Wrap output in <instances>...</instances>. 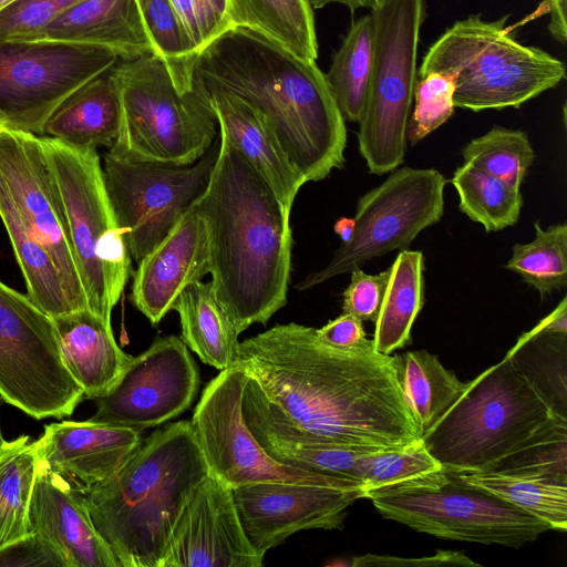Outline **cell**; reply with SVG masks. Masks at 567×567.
Listing matches in <instances>:
<instances>
[{"mask_svg":"<svg viewBox=\"0 0 567 567\" xmlns=\"http://www.w3.org/2000/svg\"><path fill=\"white\" fill-rule=\"evenodd\" d=\"M553 412L536 388L504 357L466 382L463 394L421 441L446 472H483L526 440Z\"/></svg>","mask_w":567,"mask_h":567,"instance_id":"52a82bcc","label":"cell"},{"mask_svg":"<svg viewBox=\"0 0 567 567\" xmlns=\"http://www.w3.org/2000/svg\"><path fill=\"white\" fill-rule=\"evenodd\" d=\"M358 317L343 312L320 329H316L318 338L334 348L348 349L357 347L368 339Z\"/></svg>","mask_w":567,"mask_h":567,"instance_id":"7dc6e473","label":"cell"},{"mask_svg":"<svg viewBox=\"0 0 567 567\" xmlns=\"http://www.w3.org/2000/svg\"><path fill=\"white\" fill-rule=\"evenodd\" d=\"M534 227L535 239L515 244L505 268L545 297L567 285V224L544 229L535 221Z\"/></svg>","mask_w":567,"mask_h":567,"instance_id":"f35d334b","label":"cell"},{"mask_svg":"<svg viewBox=\"0 0 567 567\" xmlns=\"http://www.w3.org/2000/svg\"><path fill=\"white\" fill-rule=\"evenodd\" d=\"M424 305V256L420 250H400L375 320L373 344L391 354L411 338L412 326Z\"/></svg>","mask_w":567,"mask_h":567,"instance_id":"4dcf8cb0","label":"cell"},{"mask_svg":"<svg viewBox=\"0 0 567 567\" xmlns=\"http://www.w3.org/2000/svg\"><path fill=\"white\" fill-rule=\"evenodd\" d=\"M82 0H17L0 11V39L34 41L44 28Z\"/></svg>","mask_w":567,"mask_h":567,"instance_id":"7bdbcfd3","label":"cell"},{"mask_svg":"<svg viewBox=\"0 0 567 567\" xmlns=\"http://www.w3.org/2000/svg\"><path fill=\"white\" fill-rule=\"evenodd\" d=\"M192 207L206 229L212 291L235 330L266 323L287 302L290 212L221 133L208 184Z\"/></svg>","mask_w":567,"mask_h":567,"instance_id":"7a4b0ae2","label":"cell"},{"mask_svg":"<svg viewBox=\"0 0 567 567\" xmlns=\"http://www.w3.org/2000/svg\"><path fill=\"white\" fill-rule=\"evenodd\" d=\"M175 7L195 52L200 53L224 32L205 0H171Z\"/></svg>","mask_w":567,"mask_h":567,"instance_id":"bcb514c9","label":"cell"},{"mask_svg":"<svg viewBox=\"0 0 567 567\" xmlns=\"http://www.w3.org/2000/svg\"><path fill=\"white\" fill-rule=\"evenodd\" d=\"M386 0H310L312 8L321 9L330 3H339L348 7L350 10L368 8L374 10L382 6Z\"/></svg>","mask_w":567,"mask_h":567,"instance_id":"f907efd6","label":"cell"},{"mask_svg":"<svg viewBox=\"0 0 567 567\" xmlns=\"http://www.w3.org/2000/svg\"><path fill=\"white\" fill-rule=\"evenodd\" d=\"M34 41L104 48L123 61L153 54L135 0H82Z\"/></svg>","mask_w":567,"mask_h":567,"instance_id":"d4e9b609","label":"cell"},{"mask_svg":"<svg viewBox=\"0 0 567 567\" xmlns=\"http://www.w3.org/2000/svg\"><path fill=\"white\" fill-rule=\"evenodd\" d=\"M536 388L550 409L567 416V298L524 332L505 355Z\"/></svg>","mask_w":567,"mask_h":567,"instance_id":"4316f807","label":"cell"},{"mask_svg":"<svg viewBox=\"0 0 567 567\" xmlns=\"http://www.w3.org/2000/svg\"><path fill=\"white\" fill-rule=\"evenodd\" d=\"M464 163L520 188L534 161V150L525 131L494 125L463 148Z\"/></svg>","mask_w":567,"mask_h":567,"instance_id":"60d3db41","label":"cell"},{"mask_svg":"<svg viewBox=\"0 0 567 567\" xmlns=\"http://www.w3.org/2000/svg\"><path fill=\"white\" fill-rule=\"evenodd\" d=\"M153 54L166 66L178 92L194 87L198 54L171 0H135Z\"/></svg>","mask_w":567,"mask_h":567,"instance_id":"d590c367","label":"cell"},{"mask_svg":"<svg viewBox=\"0 0 567 567\" xmlns=\"http://www.w3.org/2000/svg\"><path fill=\"white\" fill-rule=\"evenodd\" d=\"M483 472L567 482V416L551 415Z\"/></svg>","mask_w":567,"mask_h":567,"instance_id":"74e56055","label":"cell"},{"mask_svg":"<svg viewBox=\"0 0 567 567\" xmlns=\"http://www.w3.org/2000/svg\"><path fill=\"white\" fill-rule=\"evenodd\" d=\"M538 13L548 14V31L561 44L567 40V0H540Z\"/></svg>","mask_w":567,"mask_h":567,"instance_id":"681fc988","label":"cell"},{"mask_svg":"<svg viewBox=\"0 0 567 567\" xmlns=\"http://www.w3.org/2000/svg\"><path fill=\"white\" fill-rule=\"evenodd\" d=\"M373 59L370 13L353 21L326 74L344 120L359 122L367 96Z\"/></svg>","mask_w":567,"mask_h":567,"instance_id":"e575fe53","label":"cell"},{"mask_svg":"<svg viewBox=\"0 0 567 567\" xmlns=\"http://www.w3.org/2000/svg\"><path fill=\"white\" fill-rule=\"evenodd\" d=\"M228 14L231 29L254 31L302 59L318 58L310 0H228Z\"/></svg>","mask_w":567,"mask_h":567,"instance_id":"f546056e","label":"cell"},{"mask_svg":"<svg viewBox=\"0 0 567 567\" xmlns=\"http://www.w3.org/2000/svg\"><path fill=\"white\" fill-rule=\"evenodd\" d=\"M455 83L452 75L431 72L416 81L414 110L406 138L415 144L443 125L454 114Z\"/></svg>","mask_w":567,"mask_h":567,"instance_id":"b9f144b4","label":"cell"},{"mask_svg":"<svg viewBox=\"0 0 567 567\" xmlns=\"http://www.w3.org/2000/svg\"><path fill=\"white\" fill-rule=\"evenodd\" d=\"M445 564H457L465 566H478L467 556L460 551H437L430 557L417 559H405L390 556L364 555L353 558V566H434Z\"/></svg>","mask_w":567,"mask_h":567,"instance_id":"c3c4849f","label":"cell"},{"mask_svg":"<svg viewBox=\"0 0 567 567\" xmlns=\"http://www.w3.org/2000/svg\"><path fill=\"white\" fill-rule=\"evenodd\" d=\"M246 424L308 440L398 449L421 440L398 374V355L373 340L340 349L290 322L239 343Z\"/></svg>","mask_w":567,"mask_h":567,"instance_id":"6da1fadb","label":"cell"},{"mask_svg":"<svg viewBox=\"0 0 567 567\" xmlns=\"http://www.w3.org/2000/svg\"><path fill=\"white\" fill-rule=\"evenodd\" d=\"M217 153V147L209 148L188 165L138 162L105 153V189L136 262L167 235L205 190Z\"/></svg>","mask_w":567,"mask_h":567,"instance_id":"9a60e30c","label":"cell"},{"mask_svg":"<svg viewBox=\"0 0 567 567\" xmlns=\"http://www.w3.org/2000/svg\"><path fill=\"white\" fill-rule=\"evenodd\" d=\"M233 495L249 543L265 557L297 532L341 529L348 508L364 498V491L265 482L235 488Z\"/></svg>","mask_w":567,"mask_h":567,"instance_id":"ac0fdd59","label":"cell"},{"mask_svg":"<svg viewBox=\"0 0 567 567\" xmlns=\"http://www.w3.org/2000/svg\"><path fill=\"white\" fill-rule=\"evenodd\" d=\"M508 16L487 21L471 14L445 30L429 48L417 71L452 75L454 105L474 112L518 109L559 84L565 64L547 51L519 43Z\"/></svg>","mask_w":567,"mask_h":567,"instance_id":"5b68a950","label":"cell"},{"mask_svg":"<svg viewBox=\"0 0 567 567\" xmlns=\"http://www.w3.org/2000/svg\"><path fill=\"white\" fill-rule=\"evenodd\" d=\"M204 84L219 133L244 155L285 208L291 212L300 187L307 182L290 163L264 114L230 91Z\"/></svg>","mask_w":567,"mask_h":567,"instance_id":"603a6c76","label":"cell"},{"mask_svg":"<svg viewBox=\"0 0 567 567\" xmlns=\"http://www.w3.org/2000/svg\"><path fill=\"white\" fill-rule=\"evenodd\" d=\"M31 532L44 536L68 567H121L95 528L82 491L39 463L30 502Z\"/></svg>","mask_w":567,"mask_h":567,"instance_id":"7402d4cb","label":"cell"},{"mask_svg":"<svg viewBox=\"0 0 567 567\" xmlns=\"http://www.w3.org/2000/svg\"><path fill=\"white\" fill-rule=\"evenodd\" d=\"M207 7L225 33L231 30L228 14V0H205Z\"/></svg>","mask_w":567,"mask_h":567,"instance_id":"816d5d0a","label":"cell"},{"mask_svg":"<svg viewBox=\"0 0 567 567\" xmlns=\"http://www.w3.org/2000/svg\"><path fill=\"white\" fill-rule=\"evenodd\" d=\"M1 396H0V404H1ZM6 440L3 439V435H2V431H1V425H0V446L3 444Z\"/></svg>","mask_w":567,"mask_h":567,"instance_id":"11a10c76","label":"cell"},{"mask_svg":"<svg viewBox=\"0 0 567 567\" xmlns=\"http://www.w3.org/2000/svg\"><path fill=\"white\" fill-rule=\"evenodd\" d=\"M349 286L343 291L342 310L362 321H374L391 275V266L377 275L365 274L360 268L351 272Z\"/></svg>","mask_w":567,"mask_h":567,"instance_id":"ee69618b","label":"cell"},{"mask_svg":"<svg viewBox=\"0 0 567 567\" xmlns=\"http://www.w3.org/2000/svg\"><path fill=\"white\" fill-rule=\"evenodd\" d=\"M197 73L206 84L230 91L260 111L306 182H319L343 167L346 120L316 61L237 28L200 53Z\"/></svg>","mask_w":567,"mask_h":567,"instance_id":"3957f363","label":"cell"},{"mask_svg":"<svg viewBox=\"0 0 567 567\" xmlns=\"http://www.w3.org/2000/svg\"><path fill=\"white\" fill-rule=\"evenodd\" d=\"M399 382L422 436L463 394L466 383L426 350L398 355Z\"/></svg>","mask_w":567,"mask_h":567,"instance_id":"1f68e13d","label":"cell"},{"mask_svg":"<svg viewBox=\"0 0 567 567\" xmlns=\"http://www.w3.org/2000/svg\"><path fill=\"white\" fill-rule=\"evenodd\" d=\"M118 60L104 48L0 39V128L42 136L54 109Z\"/></svg>","mask_w":567,"mask_h":567,"instance_id":"5bb4252c","label":"cell"},{"mask_svg":"<svg viewBox=\"0 0 567 567\" xmlns=\"http://www.w3.org/2000/svg\"><path fill=\"white\" fill-rule=\"evenodd\" d=\"M245 382L238 364L221 370L206 385L194 410L190 424L209 474L231 489L265 482L362 487L360 482L290 466L269 456L244 421Z\"/></svg>","mask_w":567,"mask_h":567,"instance_id":"4fadbf2b","label":"cell"},{"mask_svg":"<svg viewBox=\"0 0 567 567\" xmlns=\"http://www.w3.org/2000/svg\"><path fill=\"white\" fill-rule=\"evenodd\" d=\"M0 219L24 278L28 296L51 318L78 310L51 256L28 227L0 175Z\"/></svg>","mask_w":567,"mask_h":567,"instance_id":"83f0119b","label":"cell"},{"mask_svg":"<svg viewBox=\"0 0 567 567\" xmlns=\"http://www.w3.org/2000/svg\"><path fill=\"white\" fill-rule=\"evenodd\" d=\"M64 364L85 398L106 395L121 380L134 357L116 343L110 321L90 309L52 318Z\"/></svg>","mask_w":567,"mask_h":567,"instance_id":"cb8c5ba5","label":"cell"},{"mask_svg":"<svg viewBox=\"0 0 567 567\" xmlns=\"http://www.w3.org/2000/svg\"><path fill=\"white\" fill-rule=\"evenodd\" d=\"M137 264L131 301L157 324L187 286L209 274L207 236L199 214L190 206Z\"/></svg>","mask_w":567,"mask_h":567,"instance_id":"ffe728a7","label":"cell"},{"mask_svg":"<svg viewBox=\"0 0 567 567\" xmlns=\"http://www.w3.org/2000/svg\"><path fill=\"white\" fill-rule=\"evenodd\" d=\"M353 218L342 217L334 224V231L339 235L342 243H346L350 239L352 230H353Z\"/></svg>","mask_w":567,"mask_h":567,"instance_id":"f5cc1de1","label":"cell"},{"mask_svg":"<svg viewBox=\"0 0 567 567\" xmlns=\"http://www.w3.org/2000/svg\"><path fill=\"white\" fill-rule=\"evenodd\" d=\"M110 75L120 106L113 155L138 162L188 165L212 147L217 120L197 73L194 87L181 93L154 54L116 63Z\"/></svg>","mask_w":567,"mask_h":567,"instance_id":"8992f818","label":"cell"},{"mask_svg":"<svg viewBox=\"0 0 567 567\" xmlns=\"http://www.w3.org/2000/svg\"><path fill=\"white\" fill-rule=\"evenodd\" d=\"M233 489L207 474L183 507L157 567H260Z\"/></svg>","mask_w":567,"mask_h":567,"instance_id":"d6986e66","label":"cell"},{"mask_svg":"<svg viewBox=\"0 0 567 567\" xmlns=\"http://www.w3.org/2000/svg\"><path fill=\"white\" fill-rule=\"evenodd\" d=\"M208 473L184 420L155 430L114 475L82 491L121 567H157L183 507Z\"/></svg>","mask_w":567,"mask_h":567,"instance_id":"277c9868","label":"cell"},{"mask_svg":"<svg viewBox=\"0 0 567 567\" xmlns=\"http://www.w3.org/2000/svg\"><path fill=\"white\" fill-rule=\"evenodd\" d=\"M58 188L87 308L111 322L131 275V254L113 213L96 148L41 136Z\"/></svg>","mask_w":567,"mask_h":567,"instance_id":"ba28073f","label":"cell"},{"mask_svg":"<svg viewBox=\"0 0 567 567\" xmlns=\"http://www.w3.org/2000/svg\"><path fill=\"white\" fill-rule=\"evenodd\" d=\"M200 383L199 371L185 342L159 337L134 357L117 384L97 399L91 422L143 432L185 412Z\"/></svg>","mask_w":567,"mask_h":567,"instance_id":"2e32d148","label":"cell"},{"mask_svg":"<svg viewBox=\"0 0 567 567\" xmlns=\"http://www.w3.org/2000/svg\"><path fill=\"white\" fill-rule=\"evenodd\" d=\"M0 175L28 227L51 256L75 308H87L41 136L0 128Z\"/></svg>","mask_w":567,"mask_h":567,"instance_id":"e0dca14e","label":"cell"},{"mask_svg":"<svg viewBox=\"0 0 567 567\" xmlns=\"http://www.w3.org/2000/svg\"><path fill=\"white\" fill-rule=\"evenodd\" d=\"M370 17L373 59L358 122V144L370 173L383 175L404 161L426 3L425 0H386Z\"/></svg>","mask_w":567,"mask_h":567,"instance_id":"9c48e42d","label":"cell"},{"mask_svg":"<svg viewBox=\"0 0 567 567\" xmlns=\"http://www.w3.org/2000/svg\"><path fill=\"white\" fill-rule=\"evenodd\" d=\"M0 396L37 420L69 416L84 398L64 364L52 318L1 280Z\"/></svg>","mask_w":567,"mask_h":567,"instance_id":"8fae6325","label":"cell"},{"mask_svg":"<svg viewBox=\"0 0 567 567\" xmlns=\"http://www.w3.org/2000/svg\"><path fill=\"white\" fill-rule=\"evenodd\" d=\"M442 465L427 452L421 440L398 449H383L368 454L359 480L365 493L426 484L441 478Z\"/></svg>","mask_w":567,"mask_h":567,"instance_id":"ab89813d","label":"cell"},{"mask_svg":"<svg viewBox=\"0 0 567 567\" xmlns=\"http://www.w3.org/2000/svg\"><path fill=\"white\" fill-rule=\"evenodd\" d=\"M173 309L179 316L183 341L204 363L220 371L236 363L239 334L215 298L210 281L187 286Z\"/></svg>","mask_w":567,"mask_h":567,"instance_id":"f1b7e54d","label":"cell"},{"mask_svg":"<svg viewBox=\"0 0 567 567\" xmlns=\"http://www.w3.org/2000/svg\"><path fill=\"white\" fill-rule=\"evenodd\" d=\"M68 567L60 551L41 534L31 532L0 550V567Z\"/></svg>","mask_w":567,"mask_h":567,"instance_id":"f6af8a7d","label":"cell"},{"mask_svg":"<svg viewBox=\"0 0 567 567\" xmlns=\"http://www.w3.org/2000/svg\"><path fill=\"white\" fill-rule=\"evenodd\" d=\"M34 442L41 464L84 491L114 475L142 443V435L89 420L61 421L45 425Z\"/></svg>","mask_w":567,"mask_h":567,"instance_id":"44dd1931","label":"cell"},{"mask_svg":"<svg viewBox=\"0 0 567 567\" xmlns=\"http://www.w3.org/2000/svg\"><path fill=\"white\" fill-rule=\"evenodd\" d=\"M450 473L537 517L550 529H567V482L489 472Z\"/></svg>","mask_w":567,"mask_h":567,"instance_id":"836d02e7","label":"cell"},{"mask_svg":"<svg viewBox=\"0 0 567 567\" xmlns=\"http://www.w3.org/2000/svg\"><path fill=\"white\" fill-rule=\"evenodd\" d=\"M39 463L29 435L0 446V550L31 533L29 509Z\"/></svg>","mask_w":567,"mask_h":567,"instance_id":"d6a6232c","label":"cell"},{"mask_svg":"<svg viewBox=\"0 0 567 567\" xmlns=\"http://www.w3.org/2000/svg\"><path fill=\"white\" fill-rule=\"evenodd\" d=\"M14 1H17V0H0V11H2L4 8L10 6Z\"/></svg>","mask_w":567,"mask_h":567,"instance_id":"db71d44e","label":"cell"},{"mask_svg":"<svg viewBox=\"0 0 567 567\" xmlns=\"http://www.w3.org/2000/svg\"><path fill=\"white\" fill-rule=\"evenodd\" d=\"M118 127V100L109 70L69 94L48 117L42 136L78 148H111Z\"/></svg>","mask_w":567,"mask_h":567,"instance_id":"484cf974","label":"cell"},{"mask_svg":"<svg viewBox=\"0 0 567 567\" xmlns=\"http://www.w3.org/2000/svg\"><path fill=\"white\" fill-rule=\"evenodd\" d=\"M378 187L360 197L353 230L322 269L309 274L299 290L351 272L372 258L403 250L444 214L446 178L434 168L396 167Z\"/></svg>","mask_w":567,"mask_h":567,"instance_id":"7c38bea8","label":"cell"},{"mask_svg":"<svg viewBox=\"0 0 567 567\" xmlns=\"http://www.w3.org/2000/svg\"><path fill=\"white\" fill-rule=\"evenodd\" d=\"M460 210L486 231H497L518 221L524 204L519 188L478 169L472 164L458 166L451 179Z\"/></svg>","mask_w":567,"mask_h":567,"instance_id":"8d00e7d4","label":"cell"},{"mask_svg":"<svg viewBox=\"0 0 567 567\" xmlns=\"http://www.w3.org/2000/svg\"><path fill=\"white\" fill-rule=\"evenodd\" d=\"M379 513L440 538L518 548L550 527L450 472L431 483L365 493Z\"/></svg>","mask_w":567,"mask_h":567,"instance_id":"30bf717a","label":"cell"}]
</instances>
